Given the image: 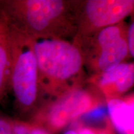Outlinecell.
I'll return each mask as SVG.
<instances>
[{
	"label": "cell",
	"instance_id": "obj_1",
	"mask_svg": "<svg viewBox=\"0 0 134 134\" xmlns=\"http://www.w3.org/2000/svg\"><path fill=\"white\" fill-rule=\"evenodd\" d=\"M78 1L1 0L0 14L30 37H75Z\"/></svg>",
	"mask_w": 134,
	"mask_h": 134
},
{
	"label": "cell",
	"instance_id": "obj_2",
	"mask_svg": "<svg viewBox=\"0 0 134 134\" xmlns=\"http://www.w3.org/2000/svg\"><path fill=\"white\" fill-rule=\"evenodd\" d=\"M31 38L41 95L48 96L53 100L80 87L85 61L79 47L62 38Z\"/></svg>",
	"mask_w": 134,
	"mask_h": 134
},
{
	"label": "cell",
	"instance_id": "obj_3",
	"mask_svg": "<svg viewBox=\"0 0 134 134\" xmlns=\"http://www.w3.org/2000/svg\"><path fill=\"white\" fill-rule=\"evenodd\" d=\"M7 23L11 56L9 88L13 91L18 113L31 121L38 110L41 95L32 38Z\"/></svg>",
	"mask_w": 134,
	"mask_h": 134
},
{
	"label": "cell",
	"instance_id": "obj_4",
	"mask_svg": "<svg viewBox=\"0 0 134 134\" xmlns=\"http://www.w3.org/2000/svg\"><path fill=\"white\" fill-rule=\"evenodd\" d=\"M128 27L124 22L98 30L73 42L83 53L85 65L96 74L104 72L124 62L128 55L127 34Z\"/></svg>",
	"mask_w": 134,
	"mask_h": 134
},
{
	"label": "cell",
	"instance_id": "obj_5",
	"mask_svg": "<svg viewBox=\"0 0 134 134\" xmlns=\"http://www.w3.org/2000/svg\"><path fill=\"white\" fill-rule=\"evenodd\" d=\"M98 105L88 92L78 87L40 108L29 122L50 134L57 133Z\"/></svg>",
	"mask_w": 134,
	"mask_h": 134
},
{
	"label": "cell",
	"instance_id": "obj_6",
	"mask_svg": "<svg viewBox=\"0 0 134 134\" xmlns=\"http://www.w3.org/2000/svg\"><path fill=\"white\" fill-rule=\"evenodd\" d=\"M134 9L133 0H88L79 1L78 29L74 38L123 22Z\"/></svg>",
	"mask_w": 134,
	"mask_h": 134
},
{
	"label": "cell",
	"instance_id": "obj_7",
	"mask_svg": "<svg viewBox=\"0 0 134 134\" xmlns=\"http://www.w3.org/2000/svg\"><path fill=\"white\" fill-rule=\"evenodd\" d=\"M134 83L133 63L122 62L99 75L98 85L105 96L112 99L126 93Z\"/></svg>",
	"mask_w": 134,
	"mask_h": 134
},
{
	"label": "cell",
	"instance_id": "obj_8",
	"mask_svg": "<svg viewBox=\"0 0 134 134\" xmlns=\"http://www.w3.org/2000/svg\"><path fill=\"white\" fill-rule=\"evenodd\" d=\"M109 117L119 134H133V102L119 98L108 100Z\"/></svg>",
	"mask_w": 134,
	"mask_h": 134
},
{
	"label": "cell",
	"instance_id": "obj_9",
	"mask_svg": "<svg viewBox=\"0 0 134 134\" xmlns=\"http://www.w3.org/2000/svg\"><path fill=\"white\" fill-rule=\"evenodd\" d=\"M10 65L9 26L0 14V103L9 88Z\"/></svg>",
	"mask_w": 134,
	"mask_h": 134
},
{
	"label": "cell",
	"instance_id": "obj_10",
	"mask_svg": "<svg viewBox=\"0 0 134 134\" xmlns=\"http://www.w3.org/2000/svg\"><path fill=\"white\" fill-rule=\"evenodd\" d=\"M14 120L0 116V134H12Z\"/></svg>",
	"mask_w": 134,
	"mask_h": 134
},
{
	"label": "cell",
	"instance_id": "obj_11",
	"mask_svg": "<svg viewBox=\"0 0 134 134\" xmlns=\"http://www.w3.org/2000/svg\"><path fill=\"white\" fill-rule=\"evenodd\" d=\"M127 45H128L129 52L130 57L134 56V24L132 23L128 27L127 34Z\"/></svg>",
	"mask_w": 134,
	"mask_h": 134
},
{
	"label": "cell",
	"instance_id": "obj_12",
	"mask_svg": "<svg viewBox=\"0 0 134 134\" xmlns=\"http://www.w3.org/2000/svg\"><path fill=\"white\" fill-rule=\"evenodd\" d=\"M28 134H50L48 132L42 128V127L37 126V125L32 124V128Z\"/></svg>",
	"mask_w": 134,
	"mask_h": 134
},
{
	"label": "cell",
	"instance_id": "obj_13",
	"mask_svg": "<svg viewBox=\"0 0 134 134\" xmlns=\"http://www.w3.org/2000/svg\"><path fill=\"white\" fill-rule=\"evenodd\" d=\"M12 134H16V133H12Z\"/></svg>",
	"mask_w": 134,
	"mask_h": 134
}]
</instances>
